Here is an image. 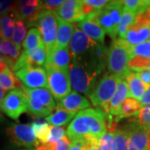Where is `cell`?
<instances>
[{"mask_svg": "<svg viewBox=\"0 0 150 150\" xmlns=\"http://www.w3.org/2000/svg\"><path fill=\"white\" fill-rule=\"evenodd\" d=\"M114 139L112 150H128L129 132L126 127H118V124L113 129Z\"/></svg>", "mask_w": 150, "mask_h": 150, "instance_id": "4316f807", "label": "cell"}, {"mask_svg": "<svg viewBox=\"0 0 150 150\" xmlns=\"http://www.w3.org/2000/svg\"><path fill=\"white\" fill-rule=\"evenodd\" d=\"M43 45H44L43 42V38H42V34L39 31V29L38 28H30L23 43V48H24V50L31 51Z\"/></svg>", "mask_w": 150, "mask_h": 150, "instance_id": "484cf974", "label": "cell"}, {"mask_svg": "<svg viewBox=\"0 0 150 150\" xmlns=\"http://www.w3.org/2000/svg\"><path fill=\"white\" fill-rule=\"evenodd\" d=\"M43 10V1L28 0L17 2V12L19 19L25 23L27 28L30 26Z\"/></svg>", "mask_w": 150, "mask_h": 150, "instance_id": "4fadbf2b", "label": "cell"}, {"mask_svg": "<svg viewBox=\"0 0 150 150\" xmlns=\"http://www.w3.org/2000/svg\"><path fill=\"white\" fill-rule=\"evenodd\" d=\"M130 45L124 39H114L108 48V73L117 74L125 79L129 74V62L130 59Z\"/></svg>", "mask_w": 150, "mask_h": 150, "instance_id": "3957f363", "label": "cell"}, {"mask_svg": "<svg viewBox=\"0 0 150 150\" xmlns=\"http://www.w3.org/2000/svg\"><path fill=\"white\" fill-rule=\"evenodd\" d=\"M91 103L85 97L79 94L77 92H71L68 96L58 102L56 109H64L69 112H76L89 108Z\"/></svg>", "mask_w": 150, "mask_h": 150, "instance_id": "9a60e30c", "label": "cell"}, {"mask_svg": "<svg viewBox=\"0 0 150 150\" xmlns=\"http://www.w3.org/2000/svg\"><path fill=\"white\" fill-rule=\"evenodd\" d=\"M105 112L99 108H87L79 112L69 123L66 134L70 141L79 139L98 143L108 130Z\"/></svg>", "mask_w": 150, "mask_h": 150, "instance_id": "7a4b0ae2", "label": "cell"}, {"mask_svg": "<svg viewBox=\"0 0 150 150\" xmlns=\"http://www.w3.org/2000/svg\"><path fill=\"white\" fill-rule=\"evenodd\" d=\"M15 75L18 79L28 88H48V76L44 68L26 66L17 71Z\"/></svg>", "mask_w": 150, "mask_h": 150, "instance_id": "ba28073f", "label": "cell"}, {"mask_svg": "<svg viewBox=\"0 0 150 150\" xmlns=\"http://www.w3.org/2000/svg\"><path fill=\"white\" fill-rule=\"evenodd\" d=\"M57 17L55 12L43 10L29 26H36L39 29L42 34L43 44L47 51L54 48L55 43L58 32Z\"/></svg>", "mask_w": 150, "mask_h": 150, "instance_id": "8992f818", "label": "cell"}, {"mask_svg": "<svg viewBox=\"0 0 150 150\" xmlns=\"http://www.w3.org/2000/svg\"><path fill=\"white\" fill-rule=\"evenodd\" d=\"M57 16L69 23H79L85 19L82 11V1L67 0L56 11Z\"/></svg>", "mask_w": 150, "mask_h": 150, "instance_id": "7c38bea8", "label": "cell"}, {"mask_svg": "<svg viewBox=\"0 0 150 150\" xmlns=\"http://www.w3.org/2000/svg\"><path fill=\"white\" fill-rule=\"evenodd\" d=\"M4 59V56L0 53V61H3Z\"/></svg>", "mask_w": 150, "mask_h": 150, "instance_id": "f5cc1de1", "label": "cell"}, {"mask_svg": "<svg viewBox=\"0 0 150 150\" xmlns=\"http://www.w3.org/2000/svg\"><path fill=\"white\" fill-rule=\"evenodd\" d=\"M0 109L7 116L18 120L23 113L28 111V98L21 88L11 90L0 103Z\"/></svg>", "mask_w": 150, "mask_h": 150, "instance_id": "52a82bcc", "label": "cell"}, {"mask_svg": "<svg viewBox=\"0 0 150 150\" xmlns=\"http://www.w3.org/2000/svg\"><path fill=\"white\" fill-rule=\"evenodd\" d=\"M138 121L139 124L149 131L150 129V104L142 106L138 114Z\"/></svg>", "mask_w": 150, "mask_h": 150, "instance_id": "74e56055", "label": "cell"}, {"mask_svg": "<svg viewBox=\"0 0 150 150\" xmlns=\"http://www.w3.org/2000/svg\"><path fill=\"white\" fill-rule=\"evenodd\" d=\"M124 79L126 80L129 87V97L140 102L149 87L141 80L137 73L129 72Z\"/></svg>", "mask_w": 150, "mask_h": 150, "instance_id": "ffe728a7", "label": "cell"}, {"mask_svg": "<svg viewBox=\"0 0 150 150\" xmlns=\"http://www.w3.org/2000/svg\"><path fill=\"white\" fill-rule=\"evenodd\" d=\"M150 60L141 57H132L129 59V69L134 73H139L145 69H149Z\"/></svg>", "mask_w": 150, "mask_h": 150, "instance_id": "8d00e7d4", "label": "cell"}, {"mask_svg": "<svg viewBox=\"0 0 150 150\" xmlns=\"http://www.w3.org/2000/svg\"><path fill=\"white\" fill-rule=\"evenodd\" d=\"M140 103L142 106H144L147 104H150V88L146 91L144 95L143 96L142 99L140 100Z\"/></svg>", "mask_w": 150, "mask_h": 150, "instance_id": "c3c4849f", "label": "cell"}, {"mask_svg": "<svg viewBox=\"0 0 150 150\" xmlns=\"http://www.w3.org/2000/svg\"><path fill=\"white\" fill-rule=\"evenodd\" d=\"M86 150H101L98 147V144H90L87 145Z\"/></svg>", "mask_w": 150, "mask_h": 150, "instance_id": "f907efd6", "label": "cell"}, {"mask_svg": "<svg viewBox=\"0 0 150 150\" xmlns=\"http://www.w3.org/2000/svg\"><path fill=\"white\" fill-rule=\"evenodd\" d=\"M44 69L48 76V89L54 98L60 101L71 93L72 86L69 74V71L47 64H44Z\"/></svg>", "mask_w": 150, "mask_h": 150, "instance_id": "5b68a950", "label": "cell"}, {"mask_svg": "<svg viewBox=\"0 0 150 150\" xmlns=\"http://www.w3.org/2000/svg\"><path fill=\"white\" fill-rule=\"evenodd\" d=\"M76 112H69L64 109H57L56 112L45 118V121L52 126H64L75 118Z\"/></svg>", "mask_w": 150, "mask_h": 150, "instance_id": "d4e9b609", "label": "cell"}, {"mask_svg": "<svg viewBox=\"0 0 150 150\" xmlns=\"http://www.w3.org/2000/svg\"><path fill=\"white\" fill-rule=\"evenodd\" d=\"M7 136L11 143L17 146L33 149L40 144L31 125L13 124L7 129Z\"/></svg>", "mask_w": 150, "mask_h": 150, "instance_id": "9c48e42d", "label": "cell"}, {"mask_svg": "<svg viewBox=\"0 0 150 150\" xmlns=\"http://www.w3.org/2000/svg\"><path fill=\"white\" fill-rule=\"evenodd\" d=\"M77 27L93 41L104 44L106 33L98 23H94V22L88 21V20H83V21L78 23Z\"/></svg>", "mask_w": 150, "mask_h": 150, "instance_id": "7402d4cb", "label": "cell"}, {"mask_svg": "<svg viewBox=\"0 0 150 150\" xmlns=\"http://www.w3.org/2000/svg\"><path fill=\"white\" fill-rule=\"evenodd\" d=\"M149 41H150V37H149Z\"/></svg>", "mask_w": 150, "mask_h": 150, "instance_id": "6f0895ef", "label": "cell"}, {"mask_svg": "<svg viewBox=\"0 0 150 150\" xmlns=\"http://www.w3.org/2000/svg\"><path fill=\"white\" fill-rule=\"evenodd\" d=\"M0 53L14 63L19 59L22 54L21 48H18L10 39H3L0 42Z\"/></svg>", "mask_w": 150, "mask_h": 150, "instance_id": "f1b7e54d", "label": "cell"}, {"mask_svg": "<svg viewBox=\"0 0 150 150\" xmlns=\"http://www.w3.org/2000/svg\"><path fill=\"white\" fill-rule=\"evenodd\" d=\"M132 57H141L150 60V41L130 47V59Z\"/></svg>", "mask_w": 150, "mask_h": 150, "instance_id": "e575fe53", "label": "cell"}, {"mask_svg": "<svg viewBox=\"0 0 150 150\" xmlns=\"http://www.w3.org/2000/svg\"><path fill=\"white\" fill-rule=\"evenodd\" d=\"M149 37L150 26L134 23L129 28L124 40L130 46H136L148 41V39H149Z\"/></svg>", "mask_w": 150, "mask_h": 150, "instance_id": "e0dca14e", "label": "cell"}, {"mask_svg": "<svg viewBox=\"0 0 150 150\" xmlns=\"http://www.w3.org/2000/svg\"><path fill=\"white\" fill-rule=\"evenodd\" d=\"M71 55L69 48H53L47 51V60L45 64H52L61 69L69 71Z\"/></svg>", "mask_w": 150, "mask_h": 150, "instance_id": "2e32d148", "label": "cell"}, {"mask_svg": "<svg viewBox=\"0 0 150 150\" xmlns=\"http://www.w3.org/2000/svg\"><path fill=\"white\" fill-rule=\"evenodd\" d=\"M4 94H5V91L2 88H0V103H2V101L4 100Z\"/></svg>", "mask_w": 150, "mask_h": 150, "instance_id": "816d5d0a", "label": "cell"}, {"mask_svg": "<svg viewBox=\"0 0 150 150\" xmlns=\"http://www.w3.org/2000/svg\"><path fill=\"white\" fill-rule=\"evenodd\" d=\"M123 79H124L119 75L106 73L88 96L92 105L104 110L117 90L119 82Z\"/></svg>", "mask_w": 150, "mask_h": 150, "instance_id": "277c9868", "label": "cell"}, {"mask_svg": "<svg viewBox=\"0 0 150 150\" xmlns=\"http://www.w3.org/2000/svg\"><path fill=\"white\" fill-rule=\"evenodd\" d=\"M30 125L38 142L40 144L48 143L49 132H50L49 124L46 121L38 120V121H33Z\"/></svg>", "mask_w": 150, "mask_h": 150, "instance_id": "f546056e", "label": "cell"}, {"mask_svg": "<svg viewBox=\"0 0 150 150\" xmlns=\"http://www.w3.org/2000/svg\"><path fill=\"white\" fill-rule=\"evenodd\" d=\"M22 89L26 94L27 98H29L33 101L48 108L52 111L57 107V104L54 99V96L47 88L31 89V88H28L24 86H22Z\"/></svg>", "mask_w": 150, "mask_h": 150, "instance_id": "d6986e66", "label": "cell"}, {"mask_svg": "<svg viewBox=\"0 0 150 150\" xmlns=\"http://www.w3.org/2000/svg\"><path fill=\"white\" fill-rule=\"evenodd\" d=\"M98 43L88 37L79 28L75 27L74 33L69 43L70 55L74 57L88 54L96 47Z\"/></svg>", "mask_w": 150, "mask_h": 150, "instance_id": "8fae6325", "label": "cell"}, {"mask_svg": "<svg viewBox=\"0 0 150 150\" xmlns=\"http://www.w3.org/2000/svg\"><path fill=\"white\" fill-rule=\"evenodd\" d=\"M104 10L111 17L112 20L118 27L123 12V1H109Z\"/></svg>", "mask_w": 150, "mask_h": 150, "instance_id": "1f68e13d", "label": "cell"}, {"mask_svg": "<svg viewBox=\"0 0 150 150\" xmlns=\"http://www.w3.org/2000/svg\"><path fill=\"white\" fill-rule=\"evenodd\" d=\"M21 87L20 81L18 79L16 75L13 74V71L9 67H8L4 73L0 74V88L4 91L13 90Z\"/></svg>", "mask_w": 150, "mask_h": 150, "instance_id": "83f0119b", "label": "cell"}, {"mask_svg": "<svg viewBox=\"0 0 150 150\" xmlns=\"http://www.w3.org/2000/svg\"><path fill=\"white\" fill-rule=\"evenodd\" d=\"M149 70H150V65H149Z\"/></svg>", "mask_w": 150, "mask_h": 150, "instance_id": "9f6ffc18", "label": "cell"}, {"mask_svg": "<svg viewBox=\"0 0 150 150\" xmlns=\"http://www.w3.org/2000/svg\"><path fill=\"white\" fill-rule=\"evenodd\" d=\"M26 32H27V26L24 22L22 20H18L16 23V28L13 37V42L18 48H21V44L23 43L26 38Z\"/></svg>", "mask_w": 150, "mask_h": 150, "instance_id": "d590c367", "label": "cell"}, {"mask_svg": "<svg viewBox=\"0 0 150 150\" xmlns=\"http://www.w3.org/2000/svg\"><path fill=\"white\" fill-rule=\"evenodd\" d=\"M8 67V65L7 64V62H6L5 60V57H4V59L3 61H0V74L4 73Z\"/></svg>", "mask_w": 150, "mask_h": 150, "instance_id": "681fc988", "label": "cell"}, {"mask_svg": "<svg viewBox=\"0 0 150 150\" xmlns=\"http://www.w3.org/2000/svg\"><path fill=\"white\" fill-rule=\"evenodd\" d=\"M19 19L17 8L0 16V31L4 39H11L13 37L16 23Z\"/></svg>", "mask_w": 150, "mask_h": 150, "instance_id": "44dd1931", "label": "cell"}, {"mask_svg": "<svg viewBox=\"0 0 150 150\" xmlns=\"http://www.w3.org/2000/svg\"><path fill=\"white\" fill-rule=\"evenodd\" d=\"M96 23L103 28V29L110 36V38H112V39L116 38V36L118 34V27L115 25L111 17L109 16L107 12L104 10V8L98 11Z\"/></svg>", "mask_w": 150, "mask_h": 150, "instance_id": "cb8c5ba5", "label": "cell"}, {"mask_svg": "<svg viewBox=\"0 0 150 150\" xmlns=\"http://www.w3.org/2000/svg\"><path fill=\"white\" fill-rule=\"evenodd\" d=\"M70 146H71V141L68 138V136H64L57 142V149L56 150H69Z\"/></svg>", "mask_w": 150, "mask_h": 150, "instance_id": "f6af8a7d", "label": "cell"}, {"mask_svg": "<svg viewBox=\"0 0 150 150\" xmlns=\"http://www.w3.org/2000/svg\"><path fill=\"white\" fill-rule=\"evenodd\" d=\"M136 16L137 15L134 14L132 12L123 10V15L121 17V20L118 24V34L119 38H122V39L125 38L126 33L129 29V28L135 23Z\"/></svg>", "mask_w": 150, "mask_h": 150, "instance_id": "4dcf8cb0", "label": "cell"}, {"mask_svg": "<svg viewBox=\"0 0 150 150\" xmlns=\"http://www.w3.org/2000/svg\"><path fill=\"white\" fill-rule=\"evenodd\" d=\"M142 108V105L139 101L132 98H127L121 105L120 108V112L118 117L115 120V123H118L119 120L122 118H130V117H137L139 112L140 108Z\"/></svg>", "mask_w": 150, "mask_h": 150, "instance_id": "603a6c76", "label": "cell"}, {"mask_svg": "<svg viewBox=\"0 0 150 150\" xmlns=\"http://www.w3.org/2000/svg\"><path fill=\"white\" fill-rule=\"evenodd\" d=\"M64 1L63 0H46L43 1V10L54 11L58 10L59 7L64 4Z\"/></svg>", "mask_w": 150, "mask_h": 150, "instance_id": "b9f144b4", "label": "cell"}, {"mask_svg": "<svg viewBox=\"0 0 150 150\" xmlns=\"http://www.w3.org/2000/svg\"><path fill=\"white\" fill-rule=\"evenodd\" d=\"M129 130V138L128 150H150V137L139 121L132 120L125 125Z\"/></svg>", "mask_w": 150, "mask_h": 150, "instance_id": "30bf717a", "label": "cell"}, {"mask_svg": "<svg viewBox=\"0 0 150 150\" xmlns=\"http://www.w3.org/2000/svg\"><path fill=\"white\" fill-rule=\"evenodd\" d=\"M3 38V37H2V33H1V31H0V38Z\"/></svg>", "mask_w": 150, "mask_h": 150, "instance_id": "db71d44e", "label": "cell"}, {"mask_svg": "<svg viewBox=\"0 0 150 150\" xmlns=\"http://www.w3.org/2000/svg\"><path fill=\"white\" fill-rule=\"evenodd\" d=\"M150 7V1L148 0H125L123 1V10L129 11L139 15Z\"/></svg>", "mask_w": 150, "mask_h": 150, "instance_id": "d6a6232c", "label": "cell"}, {"mask_svg": "<svg viewBox=\"0 0 150 150\" xmlns=\"http://www.w3.org/2000/svg\"><path fill=\"white\" fill-rule=\"evenodd\" d=\"M108 48L98 43L91 52L83 55L71 57L69 79L75 92L89 96L97 84L98 79L107 65Z\"/></svg>", "mask_w": 150, "mask_h": 150, "instance_id": "6da1fadb", "label": "cell"}, {"mask_svg": "<svg viewBox=\"0 0 150 150\" xmlns=\"http://www.w3.org/2000/svg\"><path fill=\"white\" fill-rule=\"evenodd\" d=\"M148 133H149V137H150V129L148 131Z\"/></svg>", "mask_w": 150, "mask_h": 150, "instance_id": "11a10c76", "label": "cell"}, {"mask_svg": "<svg viewBox=\"0 0 150 150\" xmlns=\"http://www.w3.org/2000/svg\"><path fill=\"white\" fill-rule=\"evenodd\" d=\"M127 97H129V87L126 80L123 79L119 82L114 95L103 111L107 115L112 117L113 120H115L118 117L121 105Z\"/></svg>", "mask_w": 150, "mask_h": 150, "instance_id": "5bb4252c", "label": "cell"}, {"mask_svg": "<svg viewBox=\"0 0 150 150\" xmlns=\"http://www.w3.org/2000/svg\"><path fill=\"white\" fill-rule=\"evenodd\" d=\"M64 134L65 131L63 127H57V126H52L51 125L48 142L57 143L63 137H64Z\"/></svg>", "mask_w": 150, "mask_h": 150, "instance_id": "ab89813d", "label": "cell"}, {"mask_svg": "<svg viewBox=\"0 0 150 150\" xmlns=\"http://www.w3.org/2000/svg\"><path fill=\"white\" fill-rule=\"evenodd\" d=\"M17 8V2L13 1H0V16L4 15Z\"/></svg>", "mask_w": 150, "mask_h": 150, "instance_id": "60d3db41", "label": "cell"}, {"mask_svg": "<svg viewBox=\"0 0 150 150\" xmlns=\"http://www.w3.org/2000/svg\"><path fill=\"white\" fill-rule=\"evenodd\" d=\"M114 139L113 129H108L104 134L98 141V147L101 150H112V144Z\"/></svg>", "mask_w": 150, "mask_h": 150, "instance_id": "f35d334b", "label": "cell"}, {"mask_svg": "<svg viewBox=\"0 0 150 150\" xmlns=\"http://www.w3.org/2000/svg\"><path fill=\"white\" fill-rule=\"evenodd\" d=\"M58 22V32L54 48H68L73 34L74 33L75 26L72 23L66 22L57 17Z\"/></svg>", "mask_w": 150, "mask_h": 150, "instance_id": "ac0fdd59", "label": "cell"}, {"mask_svg": "<svg viewBox=\"0 0 150 150\" xmlns=\"http://www.w3.org/2000/svg\"><path fill=\"white\" fill-rule=\"evenodd\" d=\"M91 144L88 139H79L71 141V146L69 150H86L87 145Z\"/></svg>", "mask_w": 150, "mask_h": 150, "instance_id": "7bdbcfd3", "label": "cell"}, {"mask_svg": "<svg viewBox=\"0 0 150 150\" xmlns=\"http://www.w3.org/2000/svg\"><path fill=\"white\" fill-rule=\"evenodd\" d=\"M27 98L28 112H30L33 117L37 118H46L49 115H51V113L53 112L51 109H49L48 108L45 107L38 103L33 101L29 98Z\"/></svg>", "mask_w": 150, "mask_h": 150, "instance_id": "836d02e7", "label": "cell"}, {"mask_svg": "<svg viewBox=\"0 0 150 150\" xmlns=\"http://www.w3.org/2000/svg\"><path fill=\"white\" fill-rule=\"evenodd\" d=\"M139 77L141 79V80L147 86L150 88V70L145 69L141 71L139 73H137Z\"/></svg>", "mask_w": 150, "mask_h": 150, "instance_id": "bcb514c9", "label": "cell"}, {"mask_svg": "<svg viewBox=\"0 0 150 150\" xmlns=\"http://www.w3.org/2000/svg\"><path fill=\"white\" fill-rule=\"evenodd\" d=\"M57 149V143H50L40 144L37 147L36 150H56Z\"/></svg>", "mask_w": 150, "mask_h": 150, "instance_id": "7dc6e473", "label": "cell"}, {"mask_svg": "<svg viewBox=\"0 0 150 150\" xmlns=\"http://www.w3.org/2000/svg\"><path fill=\"white\" fill-rule=\"evenodd\" d=\"M83 2L97 10H100V9L104 8L109 3V1H107V0H84Z\"/></svg>", "mask_w": 150, "mask_h": 150, "instance_id": "ee69618b", "label": "cell"}]
</instances>
